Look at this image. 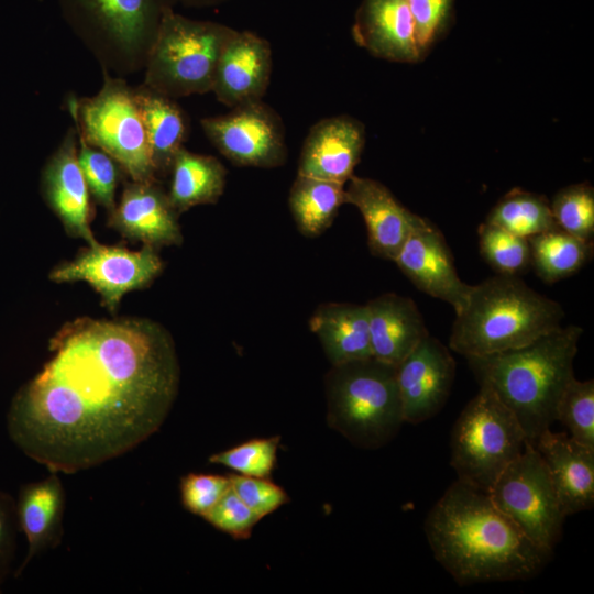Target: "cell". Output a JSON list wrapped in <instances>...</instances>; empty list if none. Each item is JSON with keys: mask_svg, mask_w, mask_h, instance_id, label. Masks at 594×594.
Returning <instances> with one entry per match:
<instances>
[{"mask_svg": "<svg viewBox=\"0 0 594 594\" xmlns=\"http://www.w3.org/2000/svg\"><path fill=\"white\" fill-rule=\"evenodd\" d=\"M556 224L586 242L594 239V188L578 183L560 189L550 201Z\"/></svg>", "mask_w": 594, "mask_h": 594, "instance_id": "31", "label": "cell"}, {"mask_svg": "<svg viewBox=\"0 0 594 594\" xmlns=\"http://www.w3.org/2000/svg\"><path fill=\"white\" fill-rule=\"evenodd\" d=\"M324 391L329 427L361 449L382 448L405 422L396 366L373 356L331 365Z\"/></svg>", "mask_w": 594, "mask_h": 594, "instance_id": "5", "label": "cell"}, {"mask_svg": "<svg viewBox=\"0 0 594 594\" xmlns=\"http://www.w3.org/2000/svg\"><path fill=\"white\" fill-rule=\"evenodd\" d=\"M189 1H194V0H189Z\"/></svg>", "mask_w": 594, "mask_h": 594, "instance_id": "41", "label": "cell"}, {"mask_svg": "<svg viewBox=\"0 0 594 594\" xmlns=\"http://www.w3.org/2000/svg\"><path fill=\"white\" fill-rule=\"evenodd\" d=\"M557 420L569 430L576 442L594 449V381H578L565 386L558 406Z\"/></svg>", "mask_w": 594, "mask_h": 594, "instance_id": "33", "label": "cell"}, {"mask_svg": "<svg viewBox=\"0 0 594 594\" xmlns=\"http://www.w3.org/2000/svg\"><path fill=\"white\" fill-rule=\"evenodd\" d=\"M201 128L216 148L238 166L275 167L285 162L280 118L261 100L204 118Z\"/></svg>", "mask_w": 594, "mask_h": 594, "instance_id": "12", "label": "cell"}, {"mask_svg": "<svg viewBox=\"0 0 594 594\" xmlns=\"http://www.w3.org/2000/svg\"><path fill=\"white\" fill-rule=\"evenodd\" d=\"M168 198L178 213L216 204L223 194L227 169L219 160L182 147L172 164Z\"/></svg>", "mask_w": 594, "mask_h": 594, "instance_id": "26", "label": "cell"}, {"mask_svg": "<svg viewBox=\"0 0 594 594\" xmlns=\"http://www.w3.org/2000/svg\"><path fill=\"white\" fill-rule=\"evenodd\" d=\"M163 268V260L154 246L143 244L142 249L132 251L96 242L80 250L72 261L56 265L48 277L56 283H88L113 311L127 293L147 287Z\"/></svg>", "mask_w": 594, "mask_h": 594, "instance_id": "11", "label": "cell"}, {"mask_svg": "<svg viewBox=\"0 0 594 594\" xmlns=\"http://www.w3.org/2000/svg\"><path fill=\"white\" fill-rule=\"evenodd\" d=\"M0 593H1V588H0Z\"/></svg>", "mask_w": 594, "mask_h": 594, "instance_id": "40", "label": "cell"}, {"mask_svg": "<svg viewBox=\"0 0 594 594\" xmlns=\"http://www.w3.org/2000/svg\"><path fill=\"white\" fill-rule=\"evenodd\" d=\"M157 178L169 174L187 136V118L173 98L142 85L134 89Z\"/></svg>", "mask_w": 594, "mask_h": 594, "instance_id": "25", "label": "cell"}, {"mask_svg": "<svg viewBox=\"0 0 594 594\" xmlns=\"http://www.w3.org/2000/svg\"><path fill=\"white\" fill-rule=\"evenodd\" d=\"M103 75L97 95L68 99L78 134L113 157L130 180H158L134 89L106 69Z\"/></svg>", "mask_w": 594, "mask_h": 594, "instance_id": "9", "label": "cell"}, {"mask_svg": "<svg viewBox=\"0 0 594 594\" xmlns=\"http://www.w3.org/2000/svg\"><path fill=\"white\" fill-rule=\"evenodd\" d=\"M216 529L234 539H248L261 520L230 488L204 517Z\"/></svg>", "mask_w": 594, "mask_h": 594, "instance_id": "38", "label": "cell"}, {"mask_svg": "<svg viewBox=\"0 0 594 594\" xmlns=\"http://www.w3.org/2000/svg\"><path fill=\"white\" fill-rule=\"evenodd\" d=\"M271 72L268 43L253 33L234 31L221 51L211 91L230 108L260 101Z\"/></svg>", "mask_w": 594, "mask_h": 594, "instance_id": "17", "label": "cell"}, {"mask_svg": "<svg viewBox=\"0 0 594 594\" xmlns=\"http://www.w3.org/2000/svg\"><path fill=\"white\" fill-rule=\"evenodd\" d=\"M487 494L534 543L553 553L565 515L532 444L526 441L522 452L502 472Z\"/></svg>", "mask_w": 594, "mask_h": 594, "instance_id": "10", "label": "cell"}, {"mask_svg": "<svg viewBox=\"0 0 594 594\" xmlns=\"http://www.w3.org/2000/svg\"><path fill=\"white\" fill-rule=\"evenodd\" d=\"M233 32L167 7L146 56L143 85L169 98L211 91L221 51Z\"/></svg>", "mask_w": 594, "mask_h": 594, "instance_id": "7", "label": "cell"}, {"mask_svg": "<svg viewBox=\"0 0 594 594\" xmlns=\"http://www.w3.org/2000/svg\"><path fill=\"white\" fill-rule=\"evenodd\" d=\"M343 204V184L298 174L288 196L289 210L296 227L301 234L309 238L326 231Z\"/></svg>", "mask_w": 594, "mask_h": 594, "instance_id": "27", "label": "cell"}, {"mask_svg": "<svg viewBox=\"0 0 594 594\" xmlns=\"http://www.w3.org/2000/svg\"><path fill=\"white\" fill-rule=\"evenodd\" d=\"M18 530L15 501L0 491V583L11 571Z\"/></svg>", "mask_w": 594, "mask_h": 594, "instance_id": "39", "label": "cell"}, {"mask_svg": "<svg viewBox=\"0 0 594 594\" xmlns=\"http://www.w3.org/2000/svg\"><path fill=\"white\" fill-rule=\"evenodd\" d=\"M348 183L345 204L361 212L371 253L394 261L420 216L403 206L378 180L353 175Z\"/></svg>", "mask_w": 594, "mask_h": 594, "instance_id": "19", "label": "cell"}, {"mask_svg": "<svg viewBox=\"0 0 594 594\" xmlns=\"http://www.w3.org/2000/svg\"><path fill=\"white\" fill-rule=\"evenodd\" d=\"M51 358L13 396L12 442L50 472L118 458L164 424L180 369L170 333L145 318H77L50 340Z\"/></svg>", "mask_w": 594, "mask_h": 594, "instance_id": "1", "label": "cell"}, {"mask_svg": "<svg viewBox=\"0 0 594 594\" xmlns=\"http://www.w3.org/2000/svg\"><path fill=\"white\" fill-rule=\"evenodd\" d=\"M365 144L363 124L348 116L327 118L309 131L298 162V175L345 185L354 175Z\"/></svg>", "mask_w": 594, "mask_h": 594, "instance_id": "18", "label": "cell"}, {"mask_svg": "<svg viewBox=\"0 0 594 594\" xmlns=\"http://www.w3.org/2000/svg\"><path fill=\"white\" fill-rule=\"evenodd\" d=\"M331 365L372 358L366 305L326 302L309 319Z\"/></svg>", "mask_w": 594, "mask_h": 594, "instance_id": "24", "label": "cell"}, {"mask_svg": "<svg viewBox=\"0 0 594 594\" xmlns=\"http://www.w3.org/2000/svg\"><path fill=\"white\" fill-rule=\"evenodd\" d=\"M424 530L435 559L460 585L529 580L552 557L487 493L458 480L429 510Z\"/></svg>", "mask_w": 594, "mask_h": 594, "instance_id": "2", "label": "cell"}, {"mask_svg": "<svg viewBox=\"0 0 594 594\" xmlns=\"http://www.w3.org/2000/svg\"><path fill=\"white\" fill-rule=\"evenodd\" d=\"M229 477L233 492L260 519L289 502L287 493L270 477H252L237 473Z\"/></svg>", "mask_w": 594, "mask_h": 594, "instance_id": "36", "label": "cell"}, {"mask_svg": "<svg viewBox=\"0 0 594 594\" xmlns=\"http://www.w3.org/2000/svg\"><path fill=\"white\" fill-rule=\"evenodd\" d=\"M178 212L158 180L125 183L119 204L109 213L108 227L122 237L154 248L180 245Z\"/></svg>", "mask_w": 594, "mask_h": 594, "instance_id": "16", "label": "cell"}, {"mask_svg": "<svg viewBox=\"0 0 594 594\" xmlns=\"http://www.w3.org/2000/svg\"><path fill=\"white\" fill-rule=\"evenodd\" d=\"M66 23L103 69L139 70L157 31L165 0H57Z\"/></svg>", "mask_w": 594, "mask_h": 594, "instance_id": "6", "label": "cell"}, {"mask_svg": "<svg viewBox=\"0 0 594 594\" xmlns=\"http://www.w3.org/2000/svg\"><path fill=\"white\" fill-rule=\"evenodd\" d=\"M557 492L565 517L594 505V449L566 432L543 431L532 444Z\"/></svg>", "mask_w": 594, "mask_h": 594, "instance_id": "20", "label": "cell"}, {"mask_svg": "<svg viewBox=\"0 0 594 594\" xmlns=\"http://www.w3.org/2000/svg\"><path fill=\"white\" fill-rule=\"evenodd\" d=\"M583 329L560 327L534 342L499 353L465 358L479 385L491 388L517 418L527 442L557 421V406L574 377Z\"/></svg>", "mask_w": 594, "mask_h": 594, "instance_id": "3", "label": "cell"}, {"mask_svg": "<svg viewBox=\"0 0 594 594\" xmlns=\"http://www.w3.org/2000/svg\"><path fill=\"white\" fill-rule=\"evenodd\" d=\"M454 0H408L415 38L422 58L447 30Z\"/></svg>", "mask_w": 594, "mask_h": 594, "instance_id": "35", "label": "cell"}, {"mask_svg": "<svg viewBox=\"0 0 594 594\" xmlns=\"http://www.w3.org/2000/svg\"><path fill=\"white\" fill-rule=\"evenodd\" d=\"M182 504L189 513L205 517L230 488L229 475L188 473L180 479Z\"/></svg>", "mask_w": 594, "mask_h": 594, "instance_id": "37", "label": "cell"}, {"mask_svg": "<svg viewBox=\"0 0 594 594\" xmlns=\"http://www.w3.org/2000/svg\"><path fill=\"white\" fill-rule=\"evenodd\" d=\"M477 235L482 257L498 275L518 276L531 267L527 238L485 221L480 224Z\"/></svg>", "mask_w": 594, "mask_h": 594, "instance_id": "30", "label": "cell"}, {"mask_svg": "<svg viewBox=\"0 0 594 594\" xmlns=\"http://www.w3.org/2000/svg\"><path fill=\"white\" fill-rule=\"evenodd\" d=\"M77 140L78 164L89 194L110 213L116 208V190L124 172L113 157L99 147L88 144L78 132Z\"/></svg>", "mask_w": 594, "mask_h": 594, "instance_id": "32", "label": "cell"}, {"mask_svg": "<svg viewBox=\"0 0 594 594\" xmlns=\"http://www.w3.org/2000/svg\"><path fill=\"white\" fill-rule=\"evenodd\" d=\"M562 306L529 287L518 276L495 275L472 285L455 314L449 349L468 358L527 345L559 329Z\"/></svg>", "mask_w": 594, "mask_h": 594, "instance_id": "4", "label": "cell"}, {"mask_svg": "<svg viewBox=\"0 0 594 594\" xmlns=\"http://www.w3.org/2000/svg\"><path fill=\"white\" fill-rule=\"evenodd\" d=\"M279 437L256 438L209 457L212 464L223 465L237 474L270 477L275 469Z\"/></svg>", "mask_w": 594, "mask_h": 594, "instance_id": "34", "label": "cell"}, {"mask_svg": "<svg viewBox=\"0 0 594 594\" xmlns=\"http://www.w3.org/2000/svg\"><path fill=\"white\" fill-rule=\"evenodd\" d=\"M366 305L372 356L397 365L429 336L416 302L396 293H385Z\"/></svg>", "mask_w": 594, "mask_h": 594, "instance_id": "23", "label": "cell"}, {"mask_svg": "<svg viewBox=\"0 0 594 594\" xmlns=\"http://www.w3.org/2000/svg\"><path fill=\"white\" fill-rule=\"evenodd\" d=\"M77 131L70 128L41 174V193L65 231L87 244L98 242L90 228L89 190L77 158Z\"/></svg>", "mask_w": 594, "mask_h": 594, "instance_id": "15", "label": "cell"}, {"mask_svg": "<svg viewBox=\"0 0 594 594\" xmlns=\"http://www.w3.org/2000/svg\"><path fill=\"white\" fill-rule=\"evenodd\" d=\"M455 375L450 350L430 334L396 365L404 421L424 422L446 404Z\"/></svg>", "mask_w": 594, "mask_h": 594, "instance_id": "14", "label": "cell"}, {"mask_svg": "<svg viewBox=\"0 0 594 594\" xmlns=\"http://www.w3.org/2000/svg\"><path fill=\"white\" fill-rule=\"evenodd\" d=\"M65 504V491L56 472L20 487L15 514L18 528L28 541V551L14 572L15 578L22 574L36 554L61 543Z\"/></svg>", "mask_w": 594, "mask_h": 594, "instance_id": "22", "label": "cell"}, {"mask_svg": "<svg viewBox=\"0 0 594 594\" xmlns=\"http://www.w3.org/2000/svg\"><path fill=\"white\" fill-rule=\"evenodd\" d=\"M485 222L524 238L558 227L550 200L543 195L521 188H513L505 194L491 209Z\"/></svg>", "mask_w": 594, "mask_h": 594, "instance_id": "29", "label": "cell"}, {"mask_svg": "<svg viewBox=\"0 0 594 594\" xmlns=\"http://www.w3.org/2000/svg\"><path fill=\"white\" fill-rule=\"evenodd\" d=\"M528 239L531 267L548 284L578 273L593 256V242L573 237L559 227Z\"/></svg>", "mask_w": 594, "mask_h": 594, "instance_id": "28", "label": "cell"}, {"mask_svg": "<svg viewBox=\"0 0 594 594\" xmlns=\"http://www.w3.org/2000/svg\"><path fill=\"white\" fill-rule=\"evenodd\" d=\"M526 441L510 409L491 388L480 385L452 428L450 464L458 481L488 493Z\"/></svg>", "mask_w": 594, "mask_h": 594, "instance_id": "8", "label": "cell"}, {"mask_svg": "<svg viewBox=\"0 0 594 594\" xmlns=\"http://www.w3.org/2000/svg\"><path fill=\"white\" fill-rule=\"evenodd\" d=\"M393 262L417 289L448 302L455 314L465 305L472 285L460 278L444 235L429 219L419 217Z\"/></svg>", "mask_w": 594, "mask_h": 594, "instance_id": "13", "label": "cell"}, {"mask_svg": "<svg viewBox=\"0 0 594 594\" xmlns=\"http://www.w3.org/2000/svg\"><path fill=\"white\" fill-rule=\"evenodd\" d=\"M353 37L380 58L400 63L421 59L408 0H364L356 14Z\"/></svg>", "mask_w": 594, "mask_h": 594, "instance_id": "21", "label": "cell"}]
</instances>
